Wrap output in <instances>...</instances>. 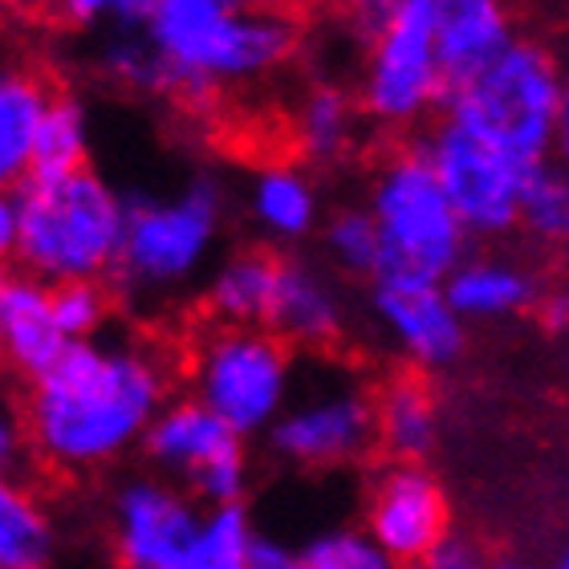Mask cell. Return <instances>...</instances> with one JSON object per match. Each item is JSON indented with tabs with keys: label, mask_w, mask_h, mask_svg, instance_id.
<instances>
[{
	"label": "cell",
	"mask_w": 569,
	"mask_h": 569,
	"mask_svg": "<svg viewBox=\"0 0 569 569\" xmlns=\"http://www.w3.org/2000/svg\"><path fill=\"white\" fill-rule=\"evenodd\" d=\"M321 252L326 261L346 277H370L379 281L382 273V240H379V224L370 216L367 203H342L326 216L321 224Z\"/></svg>",
	"instance_id": "25"
},
{
	"label": "cell",
	"mask_w": 569,
	"mask_h": 569,
	"mask_svg": "<svg viewBox=\"0 0 569 569\" xmlns=\"http://www.w3.org/2000/svg\"><path fill=\"white\" fill-rule=\"evenodd\" d=\"M224 208V188L216 176H196L167 196H134L114 269L119 289L131 297H167L196 281L212 261Z\"/></svg>",
	"instance_id": "7"
},
{
	"label": "cell",
	"mask_w": 569,
	"mask_h": 569,
	"mask_svg": "<svg viewBox=\"0 0 569 569\" xmlns=\"http://www.w3.org/2000/svg\"><path fill=\"white\" fill-rule=\"evenodd\" d=\"M370 309L387 342L416 370H448L451 362H460L468 346V321L451 309L443 284L375 281Z\"/></svg>",
	"instance_id": "14"
},
{
	"label": "cell",
	"mask_w": 569,
	"mask_h": 569,
	"mask_svg": "<svg viewBox=\"0 0 569 569\" xmlns=\"http://www.w3.org/2000/svg\"><path fill=\"white\" fill-rule=\"evenodd\" d=\"M521 232L541 249L569 252V176L553 159L533 167L521 200Z\"/></svg>",
	"instance_id": "27"
},
{
	"label": "cell",
	"mask_w": 569,
	"mask_h": 569,
	"mask_svg": "<svg viewBox=\"0 0 569 569\" xmlns=\"http://www.w3.org/2000/svg\"><path fill=\"white\" fill-rule=\"evenodd\" d=\"M297 566L301 569H403L387 549L367 533V529H326L297 546Z\"/></svg>",
	"instance_id": "30"
},
{
	"label": "cell",
	"mask_w": 569,
	"mask_h": 569,
	"mask_svg": "<svg viewBox=\"0 0 569 569\" xmlns=\"http://www.w3.org/2000/svg\"><path fill=\"white\" fill-rule=\"evenodd\" d=\"M159 476L188 488L203 509H240L249 492L244 439L191 395H176L142 443Z\"/></svg>",
	"instance_id": "10"
},
{
	"label": "cell",
	"mask_w": 569,
	"mask_h": 569,
	"mask_svg": "<svg viewBox=\"0 0 569 569\" xmlns=\"http://www.w3.org/2000/svg\"><path fill=\"white\" fill-rule=\"evenodd\" d=\"M358 122H362L358 94L338 82L306 86L289 110V134H293L297 154L313 167L342 163L346 154L355 151Z\"/></svg>",
	"instance_id": "22"
},
{
	"label": "cell",
	"mask_w": 569,
	"mask_h": 569,
	"mask_svg": "<svg viewBox=\"0 0 569 569\" xmlns=\"http://www.w3.org/2000/svg\"><path fill=\"white\" fill-rule=\"evenodd\" d=\"M94 61L114 86H127V90H139V94H163L167 90L163 61H159L151 37H147V24L107 21L102 37H98Z\"/></svg>",
	"instance_id": "26"
},
{
	"label": "cell",
	"mask_w": 569,
	"mask_h": 569,
	"mask_svg": "<svg viewBox=\"0 0 569 569\" xmlns=\"http://www.w3.org/2000/svg\"><path fill=\"white\" fill-rule=\"evenodd\" d=\"M171 370L131 333L73 342L24 391V439L53 472H98L147 443L171 403Z\"/></svg>",
	"instance_id": "1"
},
{
	"label": "cell",
	"mask_w": 569,
	"mask_h": 569,
	"mask_svg": "<svg viewBox=\"0 0 569 569\" xmlns=\"http://www.w3.org/2000/svg\"><path fill=\"white\" fill-rule=\"evenodd\" d=\"M257 537L261 533L252 529V517L244 505L240 509H208L183 569H249Z\"/></svg>",
	"instance_id": "29"
},
{
	"label": "cell",
	"mask_w": 569,
	"mask_h": 569,
	"mask_svg": "<svg viewBox=\"0 0 569 569\" xmlns=\"http://www.w3.org/2000/svg\"><path fill=\"white\" fill-rule=\"evenodd\" d=\"M147 37L163 61V94L208 107L232 86L281 70L301 29L289 12L237 0H151Z\"/></svg>",
	"instance_id": "2"
},
{
	"label": "cell",
	"mask_w": 569,
	"mask_h": 569,
	"mask_svg": "<svg viewBox=\"0 0 569 569\" xmlns=\"http://www.w3.org/2000/svg\"><path fill=\"white\" fill-rule=\"evenodd\" d=\"M362 529L399 566H423L427 553L451 533L448 488L423 463H391L370 485Z\"/></svg>",
	"instance_id": "13"
},
{
	"label": "cell",
	"mask_w": 569,
	"mask_h": 569,
	"mask_svg": "<svg viewBox=\"0 0 569 569\" xmlns=\"http://www.w3.org/2000/svg\"><path fill=\"white\" fill-rule=\"evenodd\" d=\"M549 159H553V163L569 176V90H566V107H561L558 134H553V154H549Z\"/></svg>",
	"instance_id": "36"
},
{
	"label": "cell",
	"mask_w": 569,
	"mask_h": 569,
	"mask_svg": "<svg viewBox=\"0 0 569 569\" xmlns=\"http://www.w3.org/2000/svg\"><path fill=\"white\" fill-rule=\"evenodd\" d=\"M537 326L546 333H566L569 330V289L566 284H553V289H541L533 306Z\"/></svg>",
	"instance_id": "33"
},
{
	"label": "cell",
	"mask_w": 569,
	"mask_h": 569,
	"mask_svg": "<svg viewBox=\"0 0 569 569\" xmlns=\"http://www.w3.org/2000/svg\"><path fill=\"white\" fill-rule=\"evenodd\" d=\"M443 293L463 321H505L517 313H533L541 281L529 264L485 252V257H468L443 281Z\"/></svg>",
	"instance_id": "19"
},
{
	"label": "cell",
	"mask_w": 569,
	"mask_h": 569,
	"mask_svg": "<svg viewBox=\"0 0 569 569\" xmlns=\"http://www.w3.org/2000/svg\"><path fill=\"white\" fill-rule=\"evenodd\" d=\"M569 73L561 58L541 37L521 33L505 58L476 82L448 94L443 119L480 134L521 163L541 167L553 154L561 107H566Z\"/></svg>",
	"instance_id": "6"
},
{
	"label": "cell",
	"mask_w": 569,
	"mask_h": 569,
	"mask_svg": "<svg viewBox=\"0 0 569 569\" xmlns=\"http://www.w3.org/2000/svg\"><path fill=\"white\" fill-rule=\"evenodd\" d=\"M249 569H301L297 566V549H289L284 541H273V537H257L252 546V561Z\"/></svg>",
	"instance_id": "34"
},
{
	"label": "cell",
	"mask_w": 569,
	"mask_h": 569,
	"mask_svg": "<svg viewBox=\"0 0 569 569\" xmlns=\"http://www.w3.org/2000/svg\"><path fill=\"white\" fill-rule=\"evenodd\" d=\"M375 431L391 463H423L439 439V403L423 375L403 370L375 391Z\"/></svg>",
	"instance_id": "20"
},
{
	"label": "cell",
	"mask_w": 569,
	"mask_h": 569,
	"mask_svg": "<svg viewBox=\"0 0 569 569\" xmlns=\"http://www.w3.org/2000/svg\"><path fill=\"white\" fill-rule=\"evenodd\" d=\"M439 9L443 0H375L355 9L362 41L358 107L382 131H411L448 107V78L439 66Z\"/></svg>",
	"instance_id": "4"
},
{
	"label": "cell",
	"mask_w": 569,
	"mask_h": 569,
	"mask_svg": "<svg viewBox=\"0 0 569 569\" xmlns=\"http://www.w3.org/2000/svg\"><path fill=\"white\" fill-rule=\"evenodd\" d=\"M549 569H569V541L558 549V558H553V566H549Z\"/></svg>",
	"instance_id": "39"
},
{
	"label": "cell",
	"mask_w": 569,
	"mask_h": 569,
	"mask_svg": "<svg viewBox=\"0 0 569 569\" xmlns=\"http://www.w3.org/2000/svg\"><path fill=\"white\" fill-rule=\"evenodd\" d=\"M264 443L277 460L293 463V468H309V472H326V468L362 460L370 443H379L375 395H367L346 375L313 382V387L289 399L284 416L264 436Z\"/></svg>",
	"instance_id": "11"
},
{
	"label": "cell",
	"mask_w": 569,
	"mask_h": 569,
	"mask_svg": "<svg viewBox=\"0 0 569 569\" xmlns=\"http://www.w3.org/2000/svg\"><path fill=\"white\" fill-rule=\"evenodd\" d=\"M492 561H497V553H488L476 537L448 533L427 553V561L419 569H492Z\"/></svg>",
	"instance_id": "32"
},
{
	"label": "cell",
	"mask_w": 569,
	"mask_h": 569,
	"mask_svg": "<svg viewBox=\"0 0 569 569\" xmlns=\"http://www.w3.org/2000/svg\"><path fill=\"white\" fill-rule=\"evenodd\" d=\"M517 37L521 29L512 21V12L497 0H443L436 49L448 78V94L492 70L517 46Z\"/></svg>",
	"instance_id": "15"
},
{
	"label": "cell",
	"mask_w": 569,
	"mask_h": 569,
	"mask_svg": "<svg viewBox=\"0 0 569 569\" xmlns=\"http://www.w3.org/2000/svg\"><path fill=\"white\" fill-rule=\"evenodd\" d=\"M58 558V521L29 485H0V569H49Z\"/></svg>",
	"instance_id": "24"
},
{
	"label": "cell",
	"mask_w": 569,
	"mask_h": 569,
	"mask_svg": "<svg viewBox=\"0 0 569 569\" xmlns=\"http://www.w3.org/2000/svg\"><path fill=\"white\" fill-rule=\"evenodd\" d=\"M492 569H549V566H541V561H533V558H525V553H497Z\"/></svg>",
	"instance_id": "38"
},
{
	"label": "cell",
	"mask_w": 569,
	"mask_h": 569,
	"mask_svg": "<svg viewBox=\"0 0 569 569\" xmlns=\"http://www.w3.org/2000/svg\"><path fill=\"white\" fill-rule=\"evenodd\" d=\"M53 313L66 333V342H94L110 318V293L102 281H78L53 289Z\"/></svg>",
	"instance_id": "31"
},
{
	"label": "cell",
	"mask_w": 569,
	"mask_h": 569,
	"mask_svg": "<svg viewBox=\"0 0 569 569\" xmlns=\"http://www.w3.org/2000/svg\"><path fill=\"white\" fill-rule=\"evenodd\" d=\"M188 387L240 439L269 436L293 399L289 346L261 326H212L188 358Z\"/></svg>",
	"instance_id": "8"
},
{
	"label": "cell",
	"mask_w": 569,
	"mask_h": 569,
	"mask_svg": "<svg viewBox=\"0 0 569 569\" xmlns=\"http://www.w3.org/2000/svg\"><path fill=\"white\" fill-rule=\"evenodd\" d=\"M427 163L436 167L451 208L472 240H500L521 228V200L533 167L517 154L500 151L480 134L463 131L460 122L439 119L423 134Z\"/></svg>",
	"instance_id": "9"
},
{
	"label": "cell",
	"mask_w": 569,
	"mask_h": 569,
	"mask_svg": "<svg viewBox=\"0 0 569 569\" xmlns=\"http://www.w3.org/2000/svg\"><path fill=\"white\" fill-rule=\"evenodd\" d=\"M4 200L17 216V237L9 249L17 273L37 277L53 289L114 277L131 200H122L94 167L29 176Z\"/></svg>",
	"instance_id": "3"
},
{
	"label": "cell",
	"mask_w": 569,
	"mask_h": 569,
	"mask_svg": "<svg viewBox=\"0 0 569 569\" xmlns=\"http://www.w3.org/2000/svg\"><path fill=\"white\" fill-rule=\"evenodd\" d=\"M277 281H281V257L269 249H237L216 264L203 284V309L216 326H269Z\"/></svg>",
	"instance_id": "21"
},
{
	"label": "cell",
	"mask_w": 569,
	"mask_h": 569,
	"mask_svg": "<svg viewBox=\"0 0 569 569\" xmlns=\"http://www.w3.org/2000/svg\"><path fill=\"white\" fill-rule=\"evenodd\" d=\"M107 17H110V0H70L66 4V21L82 24V29L107 24Z\"/></svg>",
	"instance_id": "35"
},
{
	"label": "cell",
	"mask_w": 569,
	"mask_h": 569,
	"mask_svg": "<svg viewBox=\"0 0 569 569\" xmlns=\"http://www.w3.org/2000/svg\"><path fill=\"white\" fill-rule=\"evenodd\" d=\"M90 167V110L70 94L53 98L46 131L37 142L33 176H61Z\"/></svg>",
	"instance_id": "28"
},
{
	"label": "cell",
	"mask_w": 569,
	"mask_h": 569,
	"mask_svg": "<svg viewBox=\"0 0 569 569\" xmlns=\"http://www.w3.org/2000/svg\"><path fill=\"white\" fill-rule=\"evenodd\" d=\"M367 208L382 240L379 281L443 284L472 257V237L451 208L436 167L427 163L423 147H399L379 159Z\"/></svg>",
	"instance_id": "5"
},
{
	"label": "cell",
	"mask_w": 569,
	"mask_h": 569,
	"mask_svg": "<svg viewBox=\"0 0 569 569\" xmlns=\"http://www.w3.org/2000/svg\"><path fill=\"white\" fill-rule=\"evenodd\" d=\"M0 350L24 382L41 379L70 350L53 313V284L24 273L0 281Z\"/></svg>",
	"instance_id": "16"
},
{
	"label": "cell",
	"mask_w": 569,
	"mask_h": 569,
	"mask_svg": "<svg viewBox=\"0 0 569 569\" xmlns=\"http://www.w3.org/2000/svg\"><path fill=\"white\" fill-rule=\"evenodd\" d=\"M53 90L33 70L0 73V179L17 188L33 176L37 142L53 110Z\"/></svg>",
	"instance_id": "23"
},
{
	"label": "cell",
	"mask_w": 569,
	"mask_h": 569,
	"mask_svg": "<svg viewBox=\"0 0 569 569\" xmlns=\"http://www.w3.org/2000/svg\"><path fill=\"white\" fill-rule=\"evenodd\" d=\"M244 208H249V220L257 224V232L273 244H301L326 224L318 183L306 167L297 163L257 167L249 179V191H244Z\"/></svg>",
	"instance_id": "18"
},
{
	"label": "cell",
	"mask_w": 569,
	"mask_h": 569,
	"mask_svg": "<svg viewBox=\"0 0 569 569\" xmlns=\"http://www.w3.org/2000/svg\"><path fill=\"white\" fill-rule=\"evenodd\" d=\"M200 500L159 472L127 476L110 500V549L119 569H183L203 529Z\"/></svg>",
	"instance_id": "12"
},
{
	"label": "cell",
	"mask_w": 569,
	"mask_h": 569,
	"mask_svg": "<svg viewBox=\"0 0 569 569\" xmlns=\"http://www.w3.org/2000/svg\"><path fill=\"white\" fill-rule=\"evenodd\" d=\"M12 237H17V216H12V203L0 200V249H12Z\"/></svg>",
	"instance_id": "37"
},
{
	"label": "cell",
	"mask_w": 569,
	"mask_h": 569,
	"mask_svg": "<svg viewBox=\"0 0 569 569\" xmlns=\"http://www.w3.org/2000/svg\"><path fill=\"white\" fill-rule=\"evenodd\" d=\"M264 330H273L284 346H306V350L333 346L346 330L342 289L318 264L281 257V281Z\"/></svg>",
	"instance_id": "17"
}]
</instances>
